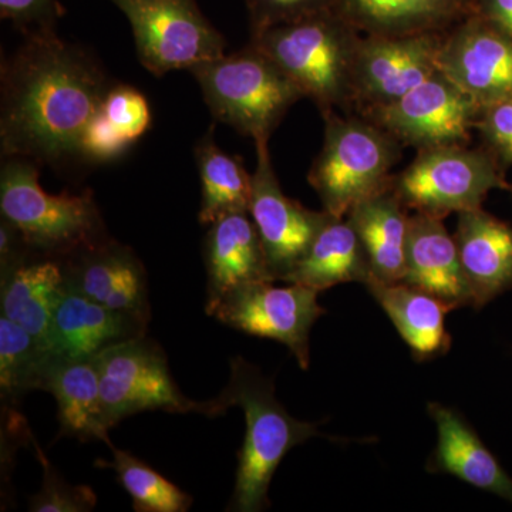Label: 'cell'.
<instances>
[{
	"label": "cell",
	"mask_w": 512,
	"mask_h": 512,
	"mask_svg": "<svg viewBox=\"0 0 512 512\" xmlns=\"http://www.w3.org/2000/svg\"><path fill=\"white\" fill-rule=\"evenodd\" d=\"M96 60L52 29L36 30L2 66V156L55 163L80 154L110 90Z\"/></svg>",
	"instance_id": "obj_1"
},
{
	"label": "cell",
	"mask_w": 512,
	"mask_h": 512,
	"mask_svg": "<svg viewBox=\"0 0 512 512\" xmlns=\"http://www.w3.org/2000/svg\"><path fill=\"white\" fill-rule=\"evenodd\" d=\"M229 407L244 410L247 433L238 453L237 478L228 511H262L271 504L269 485L286 454L322 434L316 424L295 419L286 412L276 399L272 380L242 357H232L227 387L217 399L205 402V416H221Z\"/></svg>",
	"instance_id": "obj_2"
},
{
	"label": "cell",
	"mask_w": 512,
	"mask_h": 512,
	"mask_svg": "<svg viewBox=\"0 0 512 512\" xmlns=\"http://www.w3.org/2000/svg\"><path fill=\"white\" fill-rule=\"evenodd\" d=\"M362 35L333 10L252 35L322 114L355 104L353 64Z\"/></svg>",
	"instance_id": "obj_3"
},
{
	"label": "cell",
	"mask_w": 512,
	"mask_h": 512,
	"mask_svg": "<svg viewBox=\"0 0 512 512\" xmlns=\"http://www.w3.org/2000/svg\"><path fill=\"white\" fill-rule=\"evenodd\" d=\"M0 211L15 225L32 254L62 261L106 239L93 194H47L39 168L28 158L9 157L0 171Z\"/></svg>",
	"instance_id": "obj_4"
},
{
	"label": "cell",
	"mask_w": 512,
	"mask_h": 512,
	"mask_svg": "<svg viewBox=\"0 0 512 512\" xmlns=\"http://www.w3.org/2000/svg\"><path fill=\"white\" fill-rule=\"evenodd\" d=\"M194 74L212 116L254 141H269L285 114L305 97L274 60L249 45L198 64Z\"/></svg>",
	"instance_id": "obj_5"
},
{
	"label": "cell",
	"mask_w": 512,
	"mask_h": 512,
	"mask_svg": "<svg viewBox=\"0 0 512 512\" xmlns=\"http://www.w3.org/2000/svg\"><path fill=\"white\" fill-rule=\"evenodd\" d=\"M325 140L309 170L308 181L323 210L345 218L357 202L376 194L392 181L402 144L363 117L323 114Z\"/></svg>",
	"instance_id": "obj_6"
},
{
	"label": "cell",
	"mask_w": 512,
	"mask_h": 512,
	"mask_svg": "<svg viewBox=\"0 0 512 512\" xmlns=\"http://www.w3.org/2000/svg\"><path fill=\"white\" fill-rule=\"evenodd\" d=\"M392 187L409 210L441 220L478 210L493 190H512L497 158L466 144L419 150L406 170L393 175Z\"/></svg>",
	"instance_id": "obj_7"
},
{
	"label": "cell",
	"mask_w": 512,
	"mask_h": 512,
	"mask_svg": "<svg viewBox=\"0 0 512 512\" xmlns=\"http://www.w3.org/2000/svg\"><path fill=\"white\" fill-rule=\"evenodd\" d=\"M99 370L101 406L107 427L150 410L207 413L205 402H194L178 389L163 349L146 335L114 343L94 356Z\"/></svg>",
	"instance_id": "obj_8"
},
{
	"label": "cell",
	"mask_w": 512,
	"mask_h": 512,
	"mask_svg": "<svg viewBox=\"0 0 512 512\" xmlns=\"http://www.w3.org/2000/svg\"><path fill=\"white\" fill-rule=\"evenodd\" d=\"M133 29L138 59L156 76L224 56L225 39L195 0H110Z\"/></svg>",
	"instance_id": "obj_9"
},
{
	"label": "cell",
	"mask_w": 512,
	"mask_h": 512,
	"mask_svg": "<svg viewBox=\"0 0 512 512\" xmlns=\"http://www.w3.org/2000/svg\"><path fill=\"white\" fill-rule=\"evenodd\" d=\"M318 293L298 284L252 282L207 305V313L229 328L282 343L291 350L299 366L308 370L309 335L316 320L326 313L318 303Z\"/></svg>",
	"instance_id": "obj_10"
},
{
	"label": "cell",
	"mask_w": 512,
	"mask_h": 512,
	"mask_svg": "<svg viewBox=\"0 0 512 512\" xmlns=\"http://www.w3.org/2000/svg\"><path fill=\"white\" fill-rule=\"evenodd\" d=\"M480 111V104L439 70L400 99L362 113L400 144L424 150L466 144Z\"/></svg>",
	"instance_id": "obj_11"
},
{
	"label": "cell",
	"mask_w": 512,
	"mask_h": 512,
	"mask_svg": "<svg viewBox=\"0 0 512 512\" xmlns=\"http://www.w3.org/2000/svg\"><path fill=\"white\" fill-rule=\"evenodd\" d=\"M269 141H256V168L252 174L249 215L258 229L274 281H285L311 248L329 220V212L312 211L286 197L276 178Z\"/></svg>",
	"instance_id": "obj_12"
},
{
	"label": "cell",
	"mask_w": 512,
	"mask_h": 512,
	"mask_svg": "<svg viewBox=\"0 0 512 512\" xmlns=\"http://www.w3.org/2000/svg\"><path fill=\"white\" fill-rule=\"evenodd\" d=\"M444 35L360 37L353 64L355 104L365 110L392 103L439 72Z\"/></svg>",
	"instance_id": "obj_13"
},
{
	"label": "cell",
	"mask_w": 512,
	"mask_h": 512,
	"mask_svg": "<svg viewBox=\"0 0 512 512\" xmlns=\"http://www.w3.org/2000/svg\"><path fill=\"white\" fill-rule=\"evenodd\" d=\"M439 70L481 107L512 94V35L480 13L444 35Z\"/></svg>",
	"instance_id": "obj_14"
},
{
	"label": "cell",
	"mask_w": 512,
	"mask_h": 512,
	"mask_svg": "<svg viewBox=\"0 0 512 512\" xmlns=\"http://www.w3.org/2000/svg\"><path fill=\"white\" fill-rule=\"evenodd\" d=\"M66 284L113 309L150 319L144 266L133 249L103 239L62 259Z\"/></svg>",
	"instance_id": "obj_15"
},
{
	"label": "cell",
	"mask_w": 512,
	"mask_h": 512,
	"mask_svg": "<svg viewBox=\"0 0 512 512\" xmlns=\"http://www.w3.org/2000/svg\"><path fill=\"white\" fill-rule=\"evenodd\" d=\"M147 323L106 308L66 284L53 312L47 350L52 359H93L114 343L146 335Z\"/></svg>",
	"instance_id": "obj_16"
},
{
	"label": "cell",
	"mask_w": 512,
	"mask_h": 512,
	"mask_svg": "<svg viewBox=\"0 0 512 512\" xmlns=\"http://www.w3.org/2000/svg\"><path fill=\"white\" fill-rule=\"evenodd\" d=\"M458 255L480 309L512 288V227L478 210L460 212L456 234Z\"/></svg>",
	"instance_id": "obj_17"
},
{
	"label": "cell",
	"mask_w": 512,
	"mask_h": 512,
	"mask_svg": "<svg viewBox=\"0 0 512 512\" xmlns=\"http://www.w3.org/2000/svg\"><path fill=\"white\" fill-rule=\"evenodd\" d=\"M402 282L431 293L453 309L473 306L456 239L448 234L441 218L420 212L410 217Z\"/></svg>",
	"instance_id": "obj_18"
},
{
	"label": "cell",
	"mask_w": 512,
	"mask_h": 512,
	"mask_svg": "<svg viewBox=\"0 0 512 512\" xmlns=\"http://www.w3.org/2000/svg\"><path fill=\"white\" fill-rule=\"evenodd\" d=\"M333 12L363 36L444 33L477 13L476 0H333Z\"/></svg>",
	"instance_id": "obj_19"
},
{
	"label": "cell",
	"mask_w": 512,
	"mask_h": 512,
	"mask_svg": "<svg viewBox=\"0 0 512 512\" xmlns=\"http://www.w3.org/2000/svg\"><path fill=\"white\" fill-rule=\"evenodd\" d=\"M205 265L207 305L217 302L238 286L275 282L249 212H232L212 222L205 238Z\"/></svg>",
	"instance_id": "obj_20"
},
{
	"label": "cell",
	"mask_w": 512,
	"mask_h": 512,
	"mask_svg": "<svg viewBox=\"0 0 512 512\" xmlns=\"http://www.w3.org/2000/svg\"><path fill=\"white\" fill-rule=\"evenodd\" d=\"M427 409L431 419L436 421L439 434L427 470L430 473L450 474L512 504L511 477L466 419L443 404L430 403Z\"/></svg>",
	"instance_id": "obj_21"
},
{
	"label": "cell",
	"mask_w": 512,
	"mask_h": 512,
	"mask_svg": "<svg viewBox=\"0 0 512 512\" xmlns=\"http://www.w3.org/2000/svg\"><path fill=\"white\" fill-rule=\"evenodd\" d=\"M409 208L393 190L386 188L357 202L346 215L356 229L370 265V279L382 284L403 281L409 244ZM366 282V284H367Z\"/></svg>",
	"instance_id": "obj_22"
},
{
	"label": "cell",
	"mask_w": 512,
	"mask_h": 512,
	"mask_svg": "<svg viewBox=\"0 0 512 512\" xmlns=\"http://www.w3.org/2000/svg\"><path fill=\"white\" fill-rule=\"evenodd\" d=\"M42 390L57 403L60 434L80 441H104L113 446L101 406L99 370L93 359H52Z\"/></svg>",
	"instance_id": "obj_23"
},
{
	"label": "cell",
	"mask_w": 512,
	"mask_h": 512,
	"mask_svg": "<svg viewBox=\"0 0 512 512\" xmlns=\"http://www.w3.org/2000/svg\"><path fill=\"white\" fill-rule=\"evenodd\" d=\"M0 278L2 315L28 330L47 350L53 312L66 288L62 262L30 256Z\"/></svg>",
	"instance_id": "obj_24"
},
{
	"label": "cell",
	"mask_w": 512,
	"mask_h": 512,
	"mask_svg": "<svg viewBox=\"0 0 512 512\" xmlns=\"http://www.w3.org/2000/svg\"><path fill=\"white\" fill-rule=\"evenodd\" d=\"M366 288L392 320L414 359L430 360L450 350L453 340L446 330V316L454 309L446 302L402 281H370Z\"/></svg>",
	"instance_id": "obj_25"
},
{
	"label": "cell",
	"mask_w": 512,
	"mask_h": 512,
	"mask_svg": "<svg viewBox=\"0 0 512 512\" xmlns=\"http://www.w3.org/2000/svg\"><path fill=\"white\" fill-rule=\"evenodd\" d=\"M370 279L365 247L348 218L330 215L311 248L286 276V284H298L322 292L332 286Z\"/></svg>",
	"instance_id": "obj_26"
},
{
	"label": "cell",
	"mask_w": 512,
	"mask_h": 512,
	"mask_svg": "<svg viewBox=\"0 0 512 512\" xmlns=\"http://www.w3.org/2000/svg\"><path fill=\"white\" fill-rule=\"evenodd\" d=\"M195 158L201 178V224L211 225L232 212H249L252 175L241 160L228 156L215 144L214 130L201 138Z\"/></svg>",
	"instance_id": "obj_27"
},
{
	"label": "cell",
	"mask_w": 512,
	"mask_h": 512,
	"mask_svg": "<svg viewBox=\"0 0 512 512\" xmlns=\"http://www.w3.org/2000/svg\"><path fill=\"white\" fill-rule=\"evenodd\" d=\"M49 360V352L28 330L0 315V393L8 409L30 390H42Z\"/></svg>",
	"instance_id": "obj_28"
},
{
	"label": "cell",
	"mask_w": 512,
	"mask_h": 512,
	"mask_svg": "<svg viewBox=\"0 0 512 512\" xmlns=\"http://www.w3.org/2000/svg\"><path fill=\"white\" fill-rule=\"evenodd\" d=\"M113 460H97L96 466L116 471L119 483L130 494L137 512H185L191 497L158 471L127 451L111 446Z\"/></svg>",
	"instance_id": "obj_29"
},
{
	"label": "cell",
	"mask_w": 512,
	"mask_h": 512,
	"mask_svg": "<svg viewBox=\"0 0 512 512\" xmlns=\"http://www.w3.org/2000/svg\"><path fill=\"white\" fill-rule=\"evenodd\" d=\"M29 440L35 448L37 460L43 468L42 488L29 501L32 512H86L92 511L97 504L96 494L87 485L67 483L49 458L43 453L35 436L29 431Z\"/></svg>",
	"instance_id": "obj_30"
},
{
	"label": "cell",
	"mask_w": 512,
	"mask_h": 512,
	"mask_svg": "<svg viewBox=\"0 0 512 512\" xmlns=\"http://www.w3.org/2000/svg\"><path fill=\"white\" fill-rule=\"evenodd\" d=\"M99 111L110 127L128 144L144 136L150 127V106L146 97L134 87L124 84L111 86Z\"/></svg>",
	"instance_id": "obj_31"
},
{
	"label": "cell",
	"mask_w": 512,
	"mask_h": 512,
	"mask_svg": "<svg viewBox=\"0 0 512 512\" xmlns=\"http://www.w3.org/2000/svg\"><path fill=\"white\" fill-rule=\"evenodd\" d=\"M252 35L333 10V0H245Z\"/></svg>",
	"instance_id": "obj_32"
},
{
	"label": "cell",
	"mask_w": 512,
	"mask_h": 512,
	"mask_svg": "<svg viewBox=\"0 0 512 512\" xmlns=\"http://www.w3.org/2000/svg\"><path fill=\"white\" fill-rule=\"evenodd\" d=\"M477 127L491 154L505 164H512V94L481 107Z\"/></svg>",
	"instance_id": "obj_33"
},
{
	"label": "cell",
	"mask_w": 512,
	"mask_h": 512,
	"mask_svg": "<svg viewBox=\"0 0 512 512\" xmlns=\"http://www.w3.org/2000/svg\"><path fill=\"white\" fill-rule=\"evenodd\" d=\"M130 146L123 137L119 136L106 119L97 111L90 121L82 137L80 154L94 161H109L119 157Z\"/></svg>",
	"instance_id": "obj_34"
},
{
	"label": "cell",
	"mask_w": 512,
	"mask_h": 512,
	"mask_svg": "<svg viewBox=\"0 0 512 512\" xmlns=\"http://www.w3.org/2000/svg\"><path fill=\"white\" fill-rule=\"evenodd\" d=\"M0 15L19 26L37 23V30L52 29L56 0H0Z\"/></svg>",
	"instance_id": "obj_35"
},
{
	"label": "cell",
	"mask_w": 512,
	"mask_h": 512,
	"mask_svg": "<svg viewBox=\"0 0 512 512\" xmlns=\"http://www.w3.org/2000/svg\"><path fill=\"white\" fill-rule=\"evenodd\" d=\"M477 13L512 35V0H476Z\"/></svg>",
	"instance_id": "obj_36"
}]
</instances>
